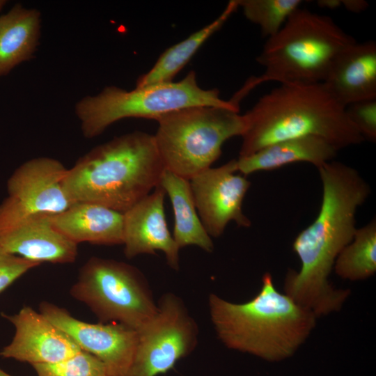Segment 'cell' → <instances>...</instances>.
I'll return each mask as SVG.
<instances>
[{
    "label": "cell",
    "mask_w": 376,
    "mask_h": 376,
    "mask_svg": "<svg viewBox=\"0 0 376 376\" xmlns=\"http://www.w3.org/2000/svg\"><path fill=\"white\" fill-rule=\"evenodd\" d=\"M322 182V202L318 216L292 243L301 263L290 269L284 293L318 318L339 311L350 290L338 289L329 281L335 261L353 239L356 214L370 194L368 183L353 167L337 161L318 169Z\"/></svg>",
    "instance_id": "cell-1"
},
{
    "label": "cell",
    "mask_w": 376,
    "mask_h": 376,
    "mask_svg": "<svg viewBox=\"0 0 376 376\" xmlns=\"http://www.w3.org/2000/svg\"><path fill=\"white\" fill-rule=\"evenodd\" d=\"M244 116L239 157L274 143L308 136L320 137L338 150L364 141L345 107L322 82L280 84Z\"/></svg>",
    "instance_id": "cell-2"
},
{
    "label": "cell",
    "mask_w": 376,
    "mask_h": 376,
    "mask_svg": "<svg viewBox=\"0 0 376 376\" xmlns=\"http://www.w3.org/2000/svg\"><path fill=\"white\" fill-rule=\"evenodd\" d=\"M208 306L224 345L269 362L291 357L310 336L318 318L277 290L269 272L262 278L259 292L249 301L233 303L210 294Z\"/></svg>",
    "instance_id": "cell-3"
},
{
    "label": "cell",
    "mask_w": 376,
    "mask_h": 376,
    "mask_svg": "<svg viewBox=\"0 0 376 376\" xmlns=\"http://www.w3.org/2000/svg\"><path fill=\"white\" fill-rule=\"evenodd\" d=\"M164 169L154 135L135 131L92 148L68 169L65 183L75 202L124 213L159 186Z\"/></svg>",
    "instance_id": "cell-4"
},
{
    "label": "cell",
    "mask_w": 376,
    "mask_h": 376,
    "mask_svg": "<svg viewBox=\"0 0 376 376\" xmlns=\"http://www.w3.org/2000/svg\"><path fill=\"white\" fill-rule=\"evenodd\" d=\"M355 42L330 17L299 8L256 57L264 72L247 81L234 97L240 102L267 81L322 82L337 56Z\"/></svg>",
    "instance_id": "cell-5"
},
{
    "label": "cell",
    "mask_w": 376,
    "mask_h": 376,
    "mask_svg": "<svg viewBox=\"0 0 376 376\" xmlns=\"http://www.w3.org/2000/svg\"><path fill=\"white\" fill-rule=\"evenodd\" d=\"M196 106H210L240 111L230 100H224L216 89L199 86L194 70L178 81L135 87L127 91L109 86L94 95L82 97L75 105L84 136L101 134L113 123L126 118L157 120L170 112Z\"/></svg>",
    "instance_id": "cell-6"
},
{
    "label": "cell",
    "mask_w": 376,
    "mask_h": 376,
    "mask_svg": "<svg viewBox=\"0 0 376 376\" xmlns=\"http://www.w3.org/2000/svg\"><path fill=\"white\" fill-rule=\"evenodd\" d=\"M157 121L154 138L165 169L187 180L211 167L225 141L245 130L244 114L219 107H187Z\"/></svg>",
    "instance_id": "cell-7"
},
{
    "label": "cell",
    "mask_w": 376,
    "mask_h": 376,
    "mask_svg": "<svg viewBox=\"0 0 376 376\" xmlns=\"http://www.w3.org/2000/svg\"><path fill=\"white\" fill-rule=\"evenodd\" d=\"M70 292L100 322H117L136 331L158 311L143 274L131 265L112 259L91 258L81 268Z\"/></svg>",
    "instance_id": "cell-8"
},
{
    "label": "cell",
    "mask_w": 376,
    "mask_h": 376,
    "mask_svg": "<svg viewBox=\"0 0 376 376\" xmlns=\"http://www.w3.org/2000/svg\"><path fill=\"white\" fill-rule=\"evenodd\" d=\"M156 315L138 331L134 357L127 376H156L171 369L194 350L198 329L177 295L164 294Z\"/></svg>",
    "instance_id": "cell-9"
},
{
    "label": "cell",
    "mask_w": 376,
    "mask_h": 376,
    "mask_svg": "<svg viewBox=\"0 0 376 376\" xmlns=\"http://www.w3.org/2000/svg\"><path fill=\"white\" fill-rule=\"evenodd\" d=\"M68 169L58 160L36 157L21 164L7 182L0 227L36 214H59L76 202L65 187Z\"/></svg>",
    "instance_id": "cell-10"
},
{
    "label": "cell",
    "mask_w": 376,
    "mask_h": 376,
    "mask_svg": "<svg viewBox=\"0 0 376 376\" xmlns=\"http://www.w3.org/2000/svg\"><path fill=\"white\" fill-rule=\"evenodd\" d=\"M237 171V159H233L219 167H210L189 180L198 216L211 237L221 236L231 221L239 227L251 225L242 211L251 182Z\"/></svg>",
    "instance_id": "cell-11"
},
{
    "label": "cell",
    "mask_w": 376,
    "mask_h": 376,
    "mask_svg": "<svg viewBox=\"0 0 376 376\" xmlns=\"http://www.w3.org/2000/svg\"><path fill=\"white\" fill-rule=\"evenodd\" d=\"M40 312L65 333L81 350L99 359L109 376H127L136 350L138 331L124 324L88 323L74 318L66 309L43 301Z\"/></svg>",
    "instance_id": "cell-12"
},
{
    "label": "cell",
    "mask_w": 376,
    "mask_h": 376,
    "mask_svg": "<svg viewBox=\"0 0 376 376\" xmlns=\"http://www.w3.org/2000/svg\"><path fill=\"white\" fill-rule=\"evenodd\" d=\"M1 316L15 327L9 344L1 357L35 364L54 363L79 353L81 348L40 312L26 306L13 315Z\"/></svg>",
    "instance_id": "cell-13"
},
{
    "label": "cell",
    "mask_w": 376,
    "mask_h": 376,
    "mask_svg": "<svg viewBox=\"0 0 376 376\" xmlns=\"http://www.w3.org/2000/svg\"><path fill=\"white\" fill-rule=\"evenodd\" d=\"M165 192L157 187L152 193L123 213L124 253L127 258L162 251L169 266L179 269V250L166 223Z\"/></svg>",
    "instance_id": "cell-14"
},
{
    "label": "cell",
    "mask_w": 376,
    "mask_h": 376,
    "mask_svg": "<svg viewBox=\"0 0 376 376\" xmlns=\"http://www.w3.org/2000/svg\"><path fill=\"white\" fill-rule=\"evenodd\" d=\"M52 215L32 214L1 226L0 245L11 254L40 264L75 262L77 244L55 228Z\"/></svg>",
    "instance_id": "cell-15"
},
{
    "label": "cell",
    "mask_w": 376,
    "mask_h": 376,
    "mask_svg": "<svg viewBox=\"0 0 376 376\" xmlns=\"http://www.w3.org/2000/svg\"><path fill=\"white\" fill-rule=\"evenodd\" d=\"M324 85L343 107L376 100V43L355 42L331 65Z\"/></svg>",
    "instance_id": "cell-16"
},
{
    "label": "cell",
    "mask_w": 376,
    "mask_h": 376,
    "mask_svg": "<svg viewBox=\"0 0 376 376\" xmlns=\"http://www.w3.org/2000/svg\"><path fill=\"white\" fill-rule=\"evenodd\" d=\"M55 228L76 244H123L124 214L90 202H76L66 210L52 215Z\"/></svg>",
    "instance_id": "cell-17"
},
{
    "label": "cell",
    "mask_w": 376,
    "mask_h": 376,
    "mask_svg": "<svg viewBox=\"0 0 376 376\" xmlns=\"http://www.w3.org/2000/svg\"><path fill=\"white\" fill-rule=\"evenodd\" d=\"M338 151L320 137L295 138L272 143L250 155L238 157L237 171L249 175L274 170L295 162H308L318 169L333 161Z\"/></svg>",
    "instance_id": "cell-18"
},
{
    "label": "cell",
    "mask_w": 376,
    "mask_h": 376,
    "mask_svg": "<svg viewBox=\"0 0 376 376\" xmlns=\"http://www.w3.org/2000/svg\"><path fill=\"white\" fill-rule=\"evenodd\" d=\"M40 13L15 5L0 16V77L30 59L38 44Z\"/></svg>",
    "instance_id": "cell-19"
},
{
    "label": "cell",
    "mask_w": 376,
    "mask_h": 376,
    "mask_svg": "<svg viewBox=\"0 0 376 376\" xmlns=\"http://www.w3.org/2000/svg\"><path fill=\"white\" fill-rule=\"evenodd\" d=\"M159 186L168 195L172 205L174 214L173 237L180 249L194 245L211 253L214 249L213 242L198 216L189 180L165 169Z\"/></svg>",
    "instance_id": "cell-20"
},
{
    "label": "cell",
    "mask_w": 376,
    "mask_h": 376,
    "mask_svg": "<svg viewBox=\"0 0 376 376\" xmlns=\"http://www.w3.org/2000/svg\"><path fill=\"white\" fill-rule=\"evenodd\" d=\"M237 8V0L230 1L224 11L214 21L166 49L153 66L138 78L135 87L173 81L175 75Z\"/></svg>",
    "instance_id": "cell-21"
},
{
    "label": "cell",
    "mask_w": 376,
    "mask_h": 376,
    "mask_svg": "<svg viewBox=\"0 0 376 376\" xmlns=\"http://www.w3.org/2000/svg\"><path fill=\"white\" fill-rule=\"evenodd\" d=\"M340 278L361 281L376 272V220L357 228L352 241L338 254L334 269Z\"/></svg>",
    "instance_id": "cell-22"
},
{
    "label": "cell",
    "mask_w": 376,
    "mask_h": 376,
    "mask_svg": "<svg viewBox=\"0 0 376 376\" xmlns=\"http://www.w3.org/2000/svg\"><path fill=\"white\" fill-rule=\"evenodd\" d=\"M245 17L258 25L262 36L276 34L301 4L300 0H237Z\"/></svg>",
    "instance_id": "cell-23"
},
{
    "label": "cell",
    "mask_w": 376,
    "mask_h": 376,
    "mask_svg": "<svg viewBox=\"0 0 376 376\" xmlns=\"http://www.w3.org/2000/svg\"><path fill=\"white\" fill-rule=\"evenodd\" d=\"M32 366L38 376H109L104 363L84 350L57 363Z\"/></svg>",
    "instance_id": "cell-24"
},
{
    "label": "cell",
    "mask_w": 376,
    "mask_h": 376,
    "mask_svg": "<svg viewBox=\"0 0 376 376\" xmlns=\"http://www.w3.org/2000/svg\"><path fill=\"white\" fill-rule=\"evenodd\" d=\"M348 118L365 140L376 141V100L357 102L345 107Z\"/></svg>",
    "instance_id": "cell-25"
},
{
    "label": "cell",
    "mask_w": 376,
    "mask_h": 376,
    "mask_svg": "<svg viewBox=\"0 0 376 376\" xmlns=\"http://www.w3.org/2000/svg\"><path fill=\"white\" fill-rule=\"evenodd\" d=\"M40 264L7 252L0 245V293Z\"/></svg>",
    "instance_id": "cell-26"
},
{
    "label": "cell",
    "mask_w": 376,
    "mask_h": 376,
    "mask_svg": "<svg viewBox=\"0 0 376 376\" xmlns=\"http://www.w3.org/2000/svg\"><path fill=\"white\" fill-rule=\"evenodd\" d=\"M341 5L347 10L354 13L361 12L368 6L366 1L361 0H344L341 1Z\"/></svg>",
    "instance_id": "cell-27"
},
{
    "label": "cell",
    "mask_w": 376,
    "mask_h": 376,
    "mask_svg": "<svg viewBox=\"0 0 376 376\" xmlns=\"http://www.w3.org/2000/svg\"><path fill=\"white\" fill-rule=\"evenodd\" d=\"M317 4L322 8L328 9H336L341 6V1L339 0H320L317 1Z\"/></svg>",
    "instance_id": "cell-28"
},
{
    "label": "cell",
    "mask_w": 376,
    "mask_h": 376,
    "mask_svg": "<svg viewBox=\"0 0 376 376\" xmlns=\"http://www.w3.org/2000/svg\"><path fill=\"white\" fill-rule=\"evenodd\" d=\"M6 1L0 0V12L2 10L5 5L6 4Z\"/></svg>",
    "instance_id": "cell-29"
},
{
    "label": "cell",
    "mask_w": 376,
    "mask_h": 376,
    "mask_svg": "<svg viewBox=\"0 0 376 376\" xmlns=\"http://www.w3.org/2000/svg\"><path fill=\"white\" fill-rule=\"evenodd\" d=\"M0 376H12V375H9L6 372H5L3 370L0 368Z\"/></svg>",
    "instance_id": "cell-30"
}]
</instances>
